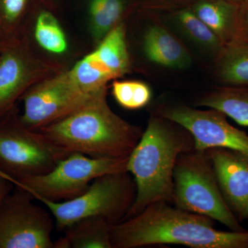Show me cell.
I'll return each mask as SVG.
<instances>
[{"instance_id":"6da1fadb","label":"cell","mask_w":248,"mask_h":248,"mask_svg":"<svg viewBox=\"0 0 248 248\" xmlns=\"http://www.w3.org/2000/svg\"><path fill=\"white\" fill-rule=\"evenodd\" d=\"M215 220L166 202L111 227L112 248L174 244L192 248H248V231H221Z\"/></svg>"},{"instance_id":"7a4b0ae2","label":"cell","mask_w":248,"mask_h":248,"mask_svg":"<svg viewBox=\"0 0 248 248\" xmlns=\"http://www.w3.org/2000/svg\"><path fill=\"white\" fill-rule=\"evenodd\" d=\"M194 149L195 141L188 130L157 114L151 115L128 158L127 169L133 175L137 192L125 219L141 213L151 204L173 203V174L177 160L183 153Z\"/></svg>"},{"instance_id":"3957f363","label":"cell","mask_w":248,"mask_h":248,"mask_svg":"<svg viewBox=\"0 0 248 248\" xmlns=\"http://www.w3.org/2000/svg\"><path fill=\"white\" fill-rule=\"evenodd\" d=\"M67 154L93 158L129 157L143 130L123 120L101 93L71 115L38 130Z\"/></svg>"},{"instance_id":"277c9868","label":"cell","mask_w":248,"mask_h":248,"mask_svg":"<svg viewBox=\"0 0 248 248\" xmlns=\"http://www.w3.org/2000/svg\"><path fill=\"white\" fill-rule=\"evenodd\" d=\"M173 180L174 206L212 218L232 231H246L222 195L206 151L195 148L181 155L174 167Z\"/></svg>"},{"instance_id":"5b68a950","label":"cell","mask_w":248,"mask_h":248,"mask_svg":"<svg viewBox=\"0 0 248 248\" xmlns=\"http://www.w3.org/2000/svg\"><path fill=\"white\" fill-rule=\"evenodd\" d=\"M136 184L128 172L106 174L94 179L82 195L72 200L53 202L36 197L51 214L58 231L89 217H101L111 225L125 219L136 197Z\"/></svg>"},{"instance_id":"8992f818","label":"cell","mask_w":248,"mask_h":248,"mask_svg":"<svg viewBox=\"0 0 248 248\" xmlns=\"http://www.w3.org/2000/svg\"><path fill=\"white\" fill-rule=\"evenodd\" d=\"M128 158H93L73 153L45 174L21 179L3 177L27 191L33 198L63 202L82 195L98 177L128 172Z\"/></svg>"},{"instance_id":"52a82bcc","label":"cell","mask_w":248,"mask_h":248,"mask_svg":"<svg viewBox=\"0 0 248 248\" xmlns=\"http://www.w3.org/2000/svg\"><path fill=\"white\" fill-rule=\"evenodd\" d=\"M18 106L0 120V174L21 179L48 172L68 154L21 122Z\"/></svg>"},{"instance_id":"ba28073f","label":"cell","mask_w":248,"mask_h":248,"mask_svg":"<svg viewBox=\"0 0 248 248\" xmlns=\"http://www.w3.org/2000/svg\"><path fill=\"white\" fill-rule=\"evenodd\" d=\"M102 93L92 94L83 91L72 79L67 68L23 94L19 100L23 104L19 120L27 128L38 131L71 115Z\"/></svg>"},{"instance_id":"9c48e42d","label":"cell","mask_w":248,"mask_h":248,"mask_svg":"<svg viewBox=\"0 0 248 248\" xmlns=\"http://www.w3.org/2000/svg\"><path fill=\"white\" fill-rule=\"evenodd\" d=\"M15 186L0 203V248H55L51 214Z\"/></svg>"},{"instance_id":"30bf717a","label":"cell","mask_w":248,"mask_h":248,"mask_svg":"<svg viewBox=\"0 0 248 248\" xmlns=\"http://www.w3.org/2000/svg\"><path fill=\"white\" fill-rule=\"evenodd\" d=\"M66 68L41 55L23 39L10 41L0 52V120L17 107L27 90Z\"/></svg>"},{"instance_id":"8fae6325","label":"cell","mask_w":248,"mask_h":248,"mask_svg":"<svg viewBox=\"0 0 248 248\" xmlns=\"http://www.w3.org/2000/svg\"><path fill=\"white\" fill-rule=\"evenodd\" d=\"M156 114L188 130L193 137L196 150L228 148L248 155V134L232 125L227 116L219 111L178 104L159 107Z\"/></svg>"},{"instance_id":"7c38bea8","label":"cell","mask_w":248,"mask_h":248,"mask_svg":"<svg viewBox=\"0 0 248 248\" xmlns=\"http://www.w3.org/2000/svg\"><path fill=\"white\" fill-rule=\"evenodd\" d=\"M223 198L238 221L248 219V155L223 148L205 150Z\"/></svg>"},{"instance_id":"4fadbf2b","label":"cell","mask_w":248,"mask_h":248,"mask_svg":"<svg viewBox=\"0 0 248 248\" xmlns=\"http://www.w3.org/2000/svg\"><path fill=\"white\" fill-rule=\"evenodd\" d=\"M55 6L50 0H37L21 39L32 48L37 47L45 58L65 64L61 59L69 53V40L55 14Z\"/></svg>"},{"instance_id":"5bb4252c","label":"cell","mask_w":248,"mask_h":248,"mask_svg":"<svg viewBox=\"0 0 248 248\" xmlns=\"http://www.w3.org/2000/svg\"><path fill=\"white\" fill-rule=\"evenodd\" d=\"M141 47L145 57L159 66L182 70L192 64L190 53L182 42L159 24H153L145 31Z\"/></svg>"},{"instance_id":"9a60e30c","label":"cell","mask_w":248,"mask_h":248,"mask_svg":"<svg viewBox=\"0 0 248 248\" xmlns=\"http://www.w3.org/2000/svg\"><path fill=\"white\" fill-rule=\"evenodd\" d=\"M111 225L101 217L81 218L64 230V236L54 241L55 248H112Z\"/></svg>"},{"instance_id":"2e32d148","label":"cell","mask_w":248,"mask_h":248,"mask_svg":"<svg viewBox=\"0 0 248 248\" xmlns=\"http://www.w3.org/2000/svg\"><path fill=\"white\" fill-rule=\"evenodd\" d=\"M239 7L226 0H200L189 9L226 45L234 40Z\"/></svg>"},{"instance_id":"e0dca14e","label":"cell","mask_w":248,"mask_h":248,"mask_svg":"<svg viewBox=\"0 0 248 248\" xmlns=\"http://www.w3.org/2000/svg\"><path fill=\"white\" fill-rule=\"evenodd\" d=\"M93 51L114 80L130 72L131 60L127 45L126 29L123 22L111 30Z\"/></svg>"},{"instance_id":"ac0fdd59","label":"cell","mask_w":248,"mask_h":248,"mask_svg":"<svg viewBox=\"0 0 248 248\" xmlns=\"http://www.w3.org/2000/svg\"><path fill=\"white\" fill-rule=\"evenodd\" d=\"M196 105L219 111L239 125L248 127V86L222 85L205 93Z\"/></svg>"},{"instance_id":"d6986e66","label":"cell","mask_w":248,"mask_h":248,"mask_svg":"<svg viewBox=\"0 0 248 248\" xmlns=\"http://www.w3.org/2000/svg\"><path fill=\"white\" fill-rule=\"evenodd\" d=\"M215 76L223 86H248V45L227 44L215 57Z\"/></svg>"},{"instance_id":"ffe728a7","label":"cell","mask_w":248,"mask_h":248,"mask_svg":"<svg viewBox=\"0 0 248 248\" xmlns=\"http://www.w3.org/2000/svg\"><path fill=\"white\" fill-rule=\"evenodd\" d=\"M130 7L127 0H90L89 30L96 46L116 26L123 22Z\"/></svg>"},{"instance_id":"44dd1931","label":"cell","mask_w":248,"mask_h":248,"mask_svg":"<svg viewBox=\"0 0 248 248\" xmlns=\"http://www.w3.org/2000/svg\"><path fill=\"white\" fill-rule=\"evenodd\" d=\"M173 24L184 37L216 57L225 45L189 8L172 12Z\"/></svg>"},{"instance_id":"7402d4cb","label":"cell","mask_w":248,"mask_h":248,"mask_svg":"<svg viewBox=\"0 0 248 248\" xmlns=\"http://www.w3.org/2000/svg\"><path fill=\"white\" fill-rule=\"evenodd\" d=\"M68 73L76 84L84 92L96 94L108 91V84L114 80L103 66L93 51L90 52L71 68Z\"/></svg>"},{"instance_id":"603a6c76","label":"cell","mask_w":248,"mask_h":248,"mask_svg":"<svg viewBox=\"0 0 248 248\" xmlns=\"http://www.w3.org/2000/svg\"><path fill=\"white\" fill-rule=\"evenodd\" d=\"M37 0H0V20L9 41L22 38Z\"/></svg>"},{"instance_id":"cb8c5ba5","label":"cell","mask_w":248,"mask_h":248,"mask_svg":"<svg viewBox=\"0 0 248 248\" xmlns=\"http://www.w3.org/2000/svg\"><path fill=\"white\" fill-rule=\"evenodd\" d=\"M112 94L121 107L128 110H138L146 107L151 102V90L140 81H120L112 84Z\"/></svg>"},{"instance_id":"d4e9b609","label":"cell","mask_w":248,"mask_h":248,"mask_svg":"<svg viewBox=\"0 0 248 248\" xmlns=\"http://www.w3.org/2000/svg\"><path fill=\"white\" fill-rule=\"evenodd\" d=\"M200 0H133V7L143 11H174L190 8Z\"/></svg>"},{"instance_id":"484cf974","label":"cell","mask_w":248,"mask_h":248,"mask_svg":"<svg viewBox=\"0 0 248 248\" xmlns=\"http://www.w3.org/2000/svg\"><path fill=\"white\" fill-rule=\"evenodd\" d=\"M233 42H243L248 45V1L239 6L236 36Z\"/></svg>"},{"instance_id":"4316f807","label":"cell","mask_w":248,"mask_h":248,"mask_svg":"<svg viewBox=\"0 0 248 248\" xmlns=\"http://www.w3.org/2000/svg\"><path fill=\"white\" fill-rule=\"evenodd\" d=\"M14 187L15 186L12 182L0 174V203L6 196L11 193Z\"/></svg>"},{"instance_id":"83f0119b","label":"cell","mask_w":248,"mask_h":248,"mask_svg":"<svg viewBox=\"0 0 248 248\" xmlns=\"http://www.w3.org/2000/svg\"><path fill=\"white\" fill-rule=\"evenodd\" d=\"M9 42L10 41L8 40L6 33H5L1 20H0V52Z\"/></svg>"},{"instance_id":"f1b7e54d","label":"cell","mask_w":248,"mask_h":248,"mask_svg":"<svg viewBox=\"0 0 248 248\" xmlns=\"http://www.w3.org/2000/svg\"><path fill=\"white\" fill-rule=\"evenodd\" d=\"M226 1L233 3V4L239 5V6H241V5L244 4L245 3L247 2L248 0H226Z\"/></svg>"},{"instance_id":"f546056e","label":"cell","mask_w":248,"mask_h":248,"mask_svg":"<svg viewBox=\"0 0 248 248\" xmlns=\"http://www.w3.org/2000/svg\"><path fill=\"white\" fill-rule=\"evenodd\" d=\"M51 2H53L54 4L56 5L57 3L58 2V1H60V0H50Z\"/></svg>"},{"instance_id":"4dcf8cb0","label":"cell","mask_w":248,"mask_h":248,"mask_svg":"<svg viewBox=\"0 0 248 248\" xmlns=\"http://www.w3.org/2000/svg\"></svg>"}]
</instances>
